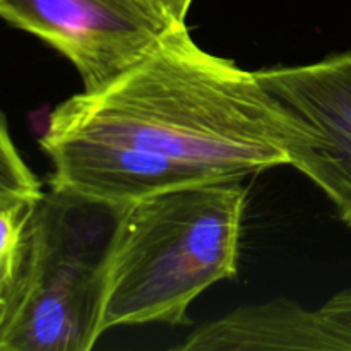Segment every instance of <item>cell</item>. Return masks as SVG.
<instances>
[{"instance_id":"6da1fadb","label":"cell","mask_w":351,"mask_h":351,"mask_svg":"<svg viewBox=\"0 0 351 351\" xmlns=\"http://www.w3.org/2000/svg\"><path fill=\"white\" fill-rule=\"evenodd\" d=\"M40 146L50 185L113 206L288 165L256 74L202 50L185 26L110 84L62 101Z\"/></svg>"},{"instance_id":"7a4b0ae2","label":"cell","mask_w":351,"mask_h":351,"mask_svg":"<svg viewBox=\"0 0 351 351\" xmlns=\"http://www.w3.org/2000/svg\"><path fill=\"white\" fill-rule=\"evenodd\" d=\"M247 189L187 185L123 208L110 252L99 331L184 324L192 302L237 276Z\"/></svg>"},{"instance_id":"3957f363","label":"cell","mask_w":351,"mask_h":351,"mask_svg":"<svg viewBox=\"0 0 351 351\" xmlns=\"http://www.w3.org/2000/svg\"><path fill=\"white\" fill-rule=\"evenodd\" d=\"M123 208L53 185L43 191L0 302V351H89L96 345Z\"/></svg>"},{"instance_id":"277c9868","label":"cell","mask_w":351,"mask_h":351,"mask_svg":"<svg viewBox=\"0 0 351 351\" xmlns=\"http://www.w3.org/2000/svg\"><path fill=\"white\" fill-rule=\"evenodd\" d=\"M254 74L283 127L288 165L311 178L351 226V50Z\"/></svg>"},{"instance_id":"5b68a950","label":"cell","mask_w":351,"mask_h":351,"mask_svg":"<svg viewBox=\"0 0 351 351\" xmlns=\"http://www.w3.org/2000/svg\"><path fill=\"white\" fill-rule=\"evenodd\" d=\"M0 17L64 55L84 91L115 81L184 27L149 0H0Z\"/></svg>"},{"instance_id":"8992f818","label":"cell","mask_w":351,"mask_h":351,"mask_svg":"<svg viewBox=\"0 0 351 351\" xmlns=\"http://www.w3.org/2000/svg\"><path fill=\"white\" fill-rule=\"evenodd\" d=\"M177 350L335 351V345L319 311H307L297 302L278 298L239 308L195 329Z\"/></svg>"},{"instance_id":"52a82bcc","label":"cell","mask_w":351,"mask_h":351,"mask_svg":"<svg viewBox=\"0 0 351 351\" xmlns=\"http://www.w3.org/2000/svg\"><path fill=\"white\" fill-rule=\"evenodd\" d=\"M41 194V184L16 149L0 113V201H36Z\"/></svg>"},{"instance_id":"ba28073f","label":"cell","mask_w":351,"mask_h":351,"mask_svg":"<svg viewBox=\"0 0 351 351\" xmlns=\"http://www.w3.org/2000/svg\"><path fill=\"white\" fill-rule=\"evenodd\" d=\"M36 201H0V256L16 254L21 249L27 219Z\"/></svg>"},{"instance_id":"9c48e42d","label":"cell","mask_w":351,"mask_h":351,"mask_svg":"<svg viewBox=\"0 0 351 351\" xmlns=\"http://www.w3.org/2000/svg\"><path fill=\"white\" fill-rule=\"evenodd\" d=\"M335 351H351V290L338 293L319 308Z\"/></svg>"},{"instance_id":"30bf717a","label":"cell","mask_w":351,"mask_h":351,"mask_svg":"<svg viewBox=\"0 0 351 351\" xmlns=\"http://www.w3.org/2000/svg\"><path fill=\"white\" fill-rule=\"evenodd\" d=\"M156 9H160L171 23L185 26V17L191 9L192 0H149Z\"/></svg>"},{"instance_id":"8fae6325","label":"cell","mask_w":351,"mask_h":351,"mask_svg":"<svg viewBox=\"0 0 351 351\" xmlns=\"http://www.w3.org/2000/svg\"><path fill=\"white\" fill-rule=\"evenodd\" d=\"M17 257H19V250L16 254H9V256H0V302H2L3 295L12 281L14 273H16Z\"/></svg>"}]
</instances>
